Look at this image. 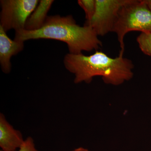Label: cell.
<instances>
[{
    "label": "cell",
    "mask_w": 151,
    "mask_h": 151,
    "mask_svg": "<svg viewBox=\"0 0 151 151\" xmlns=\"http://www.w3.org/2000/svg\"><path fill=\"white\" fill-rule=\"evenodd\" d=\"M17 151H39L35 147V143L32 137H29L25 139L24 142Z\"/></svg>",
    "instance_id": "cell-11"
},
{
    "label": "cell",
    "mask_w": 151,
    "mask_h": 151,
    "mask_svg": "<svg viewBox=\"0 0 151 151\" xmlns=\"http://www.w3.org/2000/svg\"><path fill=\"white\" fill-rule=\"evenodd\" d=\"M148 7L151 11V0H144Z\"/></svg>",
    "instance_id": "cell-12"
},
{
    "label": "cell",
    "mask_w": 151,
    "mask_h": 151,
    "mask_svg": "<svg viewBox=\"0 0 151 151\" xmlns=\"http://www.w3.org/2000/svg\"><path fill=\"white\" fill-rule=\"evenodd\" d=\"M0 151H2V150H0Z\"/></svg>",
    "instance_id": "cell-14"
},
{
    "label": "cell",
    "mask_w": 151,
    "mask_h": 151,
    "mask_svg": "<svg viewBox=\"0 0 151 151\" xmlns=\"http://www.w3.org/2000/svg\"><path fill=\"white\" fill-rule=\"evenodd\" d=\"M135 31L151 32V11L144 0H128L119 11L112 32L117 35L119 55H124L125 35Z\"/></svg>",
    "instance_id": "cell-3"
},
{
    "label": "cell",
    "mask_w": 151,
    "mask_h": 151,
    "mask_svg": "<svg viewBox=\"0 0 151 151\" xmlns=\"http://www.w3.org/2000/svg\"><path fill=\"white\" fill-rule=\"evenodd\" d=\"M78 3L84 11L86 22L91 20L96 10V0H78Z\"/></svg>",
    "instance_id": "cell-10"
},
{
    "label": "cell",
    "mask_w": 151,
    "mask_h": 151,
    "mask_svg": "<svg viewBox=\"0 0 151 151\" xmlns=\"http://www.w3.org/2000/svg\"><path fill=\"white\" fill-rule=\"evenodd\" d=\"M25 139L21 132L16 129L0 113V147L3 151H17Z\"/></svg>",
    "instance_id": "cell-6"
},
{
    "label": "cell",
    "mask_w": 151,
    "mask_h": 151,
    "mask_svg": "<svg viewBox=\"0 0 151 151\" xmlns=\"http://www.w3.org/2000/svg\"><path fill=\"white\" fill-rule=\"evenodd\" d=\"M24 42L12 40L6 32L0 26V63L4 73H8L11 70V58L23 50Z\"/></svg>",
    "instance_id": "cell-7"
},
{
    "label": "cell",
    "mask_w": 151,
    "mask_h": 151,
    "mask_svg": "<svg viewBox=\"0 0 151 151\" xmlns=\"http://www.w3.org/2000/svg\"><path fill=\"white\" fill-rule=\"evenodd\" d=\"M94 30L89 26L77 24L71 15L48 16L39 29L15 32L14 40L24 42L29 40L52 39L65 42L69 53L79 54L83 51L97 50L102 46Z\"/></svg>",
    "instance_id": "cell-2"
},
{
    "label": "cell",
    "mask_w": 151,
    "mask_h": 151,
    "mask_svg": "<svg viewBox=\"0 0 151 151\" xmlns=\"http://www.w3.org/2000/svg\"><path fill=\"white\" fill-rule=\"evenodd\" d=\"M38 0H2L0 26L7 32L24 29L29 17L36 7Z\"/></svg>",
    "instance_id": "cell-4"
},
{
    "label": "cell",
    "mask_w": 151,
    "mask_h": 151,
    "mask_svg": "<svg viewBox=\"0 0 151 151\" xmlns=\"http://www.w3.org/2000/svg\"><path fill=\"white\" fill-rule=\"evenodd\" d=\"M54 1H39L36 7L29 17L26 22L24 29L35 31L43 26L47 16V14Z\"/></svg>",
    "instance_id": "cell-8"
},
{
    "label": "cell",
    "mask_w": 151,
    "mask_h": 151,
    "mask_svg": "<svg viewBox=\"0 0 151 151\" xmlns=\"http://www.w3.org/2000/svg\"><path fill=\"white\" fill-rule=\"evenodd\" d=\"M63 63L66 69L74 74L75 84L90 83L94 77L99 76L105 84L118 86L134 76V65L131 60L119 55L112 58L97 50L89 55L68 53Z\"/></svg>",
    "instance_id": "cell-1"
},
{
    "label": "cell",
    "mask_w": 151,
    "mask_h": 151,
    "mask_svg": "<svg viewBox=\"0 0 151 151\" xmlns=\"http://www.w3.org/2000/svg\"><path fill=\"white\" fill-rule=\"evenodd\" d=\"M128 0H96V10L93 17L84 25L89 26L98 36L112 32L118 14Z\"/></svg>",
    "instance_id": "cell-5"
},
{
    "label": "cell",
    "mask_w": 151,
    "mask_h": 151,
    "mask_svg": "<svg viewBox=\"0 0 151 151\" xmlns=\"http://www.w3.org/2000/svg\"><path fill=\"white\" fill-rule=\"evenodd\" d=\"M137 41L143 53L151 56V32H141Z\"/></svg>",
    "instance_id": "cell-9"
},
{
    "label": "cell",
    "mask_w": 151,
    "mask_h": 151,
    "mask_svg": "<svg viewBox=\"0 0 151 151\" xmlns=\"http://www.w3.org/2000/svg\"><path fill=\"white\" fill-rule=\"evenodd\" d=\"M71 151H90L89 150L83 147H78L73 150Z\"/></svg>",
    "instance_id": "cell-13"
}]
</instances>
